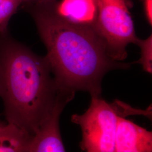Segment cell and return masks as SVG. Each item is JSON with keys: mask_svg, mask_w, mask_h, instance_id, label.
Segmentation results:
<instances>
[{"mask_svg": "<svg viewBox=\"0 0 152 152\" xmlns=\"http://www.w3.org/2000/svg\"><path fill=\"white\" fill-rule=\"evenodd\" d=\"M152 151V133L133 122L120 117L117 125L114 152Z\"/></svg>", "mask_w": 152, "mask_h": 152, "instance_id": "6", "label": "cell"}, {"mask_svg": "<svg viewBox=\"0 0 152 152\" xmlns=\"http://www.w3.org/2000/svg\"><path fill=\"white\" fill-rule=\"evenodd\" d=\"M52 6L59 16L80 25L93 27L98 14V0H61Z\"/></svg>", "mask_w": 152, "mask_h": 152, "instance_id": "7", "label": "cell"}, {"mask_svg": "<svg viewBox=\"0 0 152 152\" xmlns=\"http://www.w3.org/2000/svg\"><path fill=\"white\" fill-rule=\"evenodd\" d=\"M24 2L33 3L38 6H45L54 4L56 0H24Z\"/></svg>", "mask_w": 152, "mask_h": 152, "instance_id": "12", "label": "cell"}, {"mask_svg": "<svg viewBox=\"0 0 152 152\" xmlns=\"http://www.w3.org/2000/svg\"><path fill=\"white\" fill-rule=\"evenodd\" d=\"M24 0H0V32L4 33L10 18Z\"/></svg>", "mask_w": 152, "mask_h": 152, "instance_id": "10", "label": "cell"}, {"mask_svg": "<svg viewBox=\"0 0 152 152\" xmlns=\"http://www.w3.org/2000/svg\"><path fill=\"white\" fill-rule=\"evenodd\" d=\"M75 92L60 88L52 108L32 137L27 152H65L60 135L59 118L65 105L75 96Z\"/></svg>", "mask_w": 152, "mask_h": 152, "instance_id": "5", "label": "cell"}, {"mask_svg": "<svg viewBox=\"0 0 152 152\" xmlns=\"http://www.w3.org/2000/svg\"><path fill=\"white\" fill-rule=\"evenodd\" d=\"M1 120H0V122H1Z\"/></svg>", "mask_w": 152, "mask_h": 152, "instance_id": "13", "label": "cell"}, {"mask_svg": "<svg viewBox=\"0 0 152 152\" xmlns=\"http://www.w3.org/2000/svg\"><path fill=\"white\" fill-rule=\"evenodd\" d=\"M131 114H143L149 117L152 112L151 110L132 108L119 100L109 104L100 96L92 97L87 111L82 115L74 114L71 118L72 122L81 127L82 150L88 152H114L118 118Z\"/></svg>", "mask_w": 152, "mask_h": 152, "instance_id": "3", "label": "cell"}, {"mask_svg": "<svg viewBox=\"0 0 152 152\" xmlns=\"http://www.w3.org/2000/svg\"><path fill=\"white\" fill-rule=\"evenodd\" d=\"M31 139L16 125L0 122V152H27Z\"/></svg>", "mask_w": 152, "mask_h": 152, "instance_id": "8", "label": "cell"}, {"mask_svg": "<svg viewBox=\"0 0 152 152\" xmlns=\"http://www.w3.org/2000/svg\"><path fill=\"white\" fill-rule=\"evenodd\" d=\"M53 5L39 6L33 18L55 81L59 87L100 96L104 75L111 70L128 69L130 64L109 56L92 26L67 21L56 14Z\"/></svg>", "mask_w": 152, "mask_h": 152, "instance_id": "1", "label": "cell"}, {"mask_svg": "<svg viewBox=\"0 0 152 152\" xmlns=\"http://www.w3.org/2000/svg\"><path fill=\"white\" fill-rule=\"evenodd\" d=\"M129 0H98V14L93 27L105 45L112 60L121 61L127 56L126 47L136 44L134 22Z\"/></svg>", "mask_w": 152, "mask_h": 152, "instance_id": "4", "label": "cell"}, {"mask_svg": "<svg viewBox=\"0 0 152 152\" xmlns=\"http://www.w3.org/2000/svg\"><path fill=\"white\" fill-rule=\"evenodd\" d=\"M137 45L141 50L140 58L134 63L140 64L143 70L152 74V34L145 39L137 38Z\"/></svg>", "mask_w": 152, "mask_h": 152, "instance_id": "9", "label": "cell"}, {"mask_svg": "<svg viewBox=\"0 0 152 152\" xmlns=\"http://www.w3.org/2000/svg\"><path fill=\"white\" fill-rule=\"evenodd\" d=\"M60 88L45 56L11 40L0 44V97L8 123L32 137Z\"/></svg>", "mask_w": 152, "mask_h": 152, "instance_id": "2", "label": "cell"}, {"mask_svg": "<svg viewBox=\"0 0 152 152\" xmlns=\"http://www.w3.org/2000/svg\"><path fill=\"white\" fill-rule=\"evenodd\" d=\"M146 20L149 26L152 25V0H141Z\"/></svg>", "mask_w": 152, "mask_h": 152, "instance_id": "11", "label": "cell"}]
</instances>
